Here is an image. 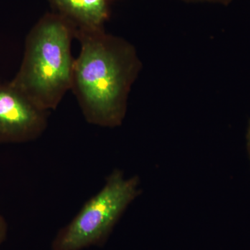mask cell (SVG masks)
I'll list each match as a JSON object with an SVG mask.
<instances>
[{"instance_id": "3", "label": "cell", "mask_w": 250, "mask_h": 250, "mask_svg": "<svg viewBox=\"0 0 250 250\" xmlns=\"http://www.w3.org/2000/svg\"><path fill=\"white\" fill-rule=\"evenodd\" d=\"M141 193L138 176L125 177L115 169L104 185L85 202L70 223L57 233L52 250H82L103 246L130 204Z\"/></svg>"}, {"instance_id": "6", "label": "cell", "mask_w": 250, "mask_h": 250, "mask_svg": "<svg viewBox=\"0 0 250 250\" xmlns=\"http://www.w3.org/2000/svg\"><path fill=\"white\" fill-rule=\"evenodd\" d=\"M8 233V226L6 220L0 213V246L6 241Z\"/></svg>"}, {"instance_id": "2", "label": "cell", "mask_w": 250, "mask_h": 250, "mask_svg": "<svg viewBox=\"0 0 250 250\" xmlns=\"http://www.w3.org/2000/svg\"><path fill=\"white\" fill-rule=\"evenodd\" d=\"M76 29L52 11L36 22L26 39L22 65L11 83L45 111L55 110L71 90Z\"/></svg>"}, {"instance_id": "4", "label": "cell", "mask_w": 250, "mask_h": 250, "mask_svg": "<svg viewBox=\"0 0 250 250\" xmlns=\"http://www.w3.org/2000/svg\"><path fill=\"white\" fill-rule=\"evenodd\" d=\"M48 113L12 83L0 84V143L39 139L47 128Z\"/></svg>"}, {"instance_id": "1", "label": "cell", "mask_w": 250, "mask_h": 250, "mask_svg": "<svg viewBox=\"0 0 250 250\" xmlns=\"http://www.w3.org/2000/svg\"><path fill=\"white\" fill-rule=\"evenodd\" d=\"M75 39L81 51L74 62L71 90L85 121L103 127L121 126L142 67L136 49L104 29H76Z\"/></svg>"}, {"instance_id": "7", "label": "cell", "mask_w": 250, "mask_h": 250, "mask_svg": "<svg viewBox=\"0 0 250 250\" xmlns=\"http://www.w3.org/2000/svg\"><path fill=\"white\" fill-rule=\"evenodd\" d=\"M187 3H210V4H216L223 5V6H228L231 4L233 0H182Z\"/></svg>"}, {"instance_id": "8", "label": "cell", "mask_w": 250, "mask_h": 250, "mask_svg": "<svg viewBox=\"0 0 250 250\" xmlns=\"http://www.w3.org/2000/svg\"><path fill=\"white\" fill-rule=\"evenodd\" d=\"M247 148H248V154H249L250 159V120L249 124H248V131H247Z\"/></svg>"}, {"instance_id": "5", "label": "cell", "mask_w": 250, "mask_h": 250, "mask_svg": "<svg viewBox=\"0 0 250 250\" xmlns=\"http://www.w3.org/2000/svg\"><path fill=\"white\" fill-rule=\"evenodd\" d=\"M53 12L70 21L77 29H104L110 16L111 0H48Z\"/></svg>"}]
</instances>
